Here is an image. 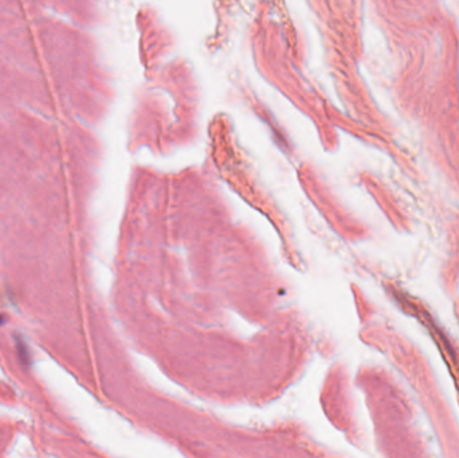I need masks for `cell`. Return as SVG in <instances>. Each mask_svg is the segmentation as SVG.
<instances>
[{
	"label": "cell",
	"mask_w": 459,
	"mask_h": 458,
	"mask_svg": "<svg viewBox=\"0 0 459 458\" xmlns=\"http://www.w3.org/2000/svg\"><path fill=\"white\" fill-rule=\"evenodd\" d=\"M16 350H18L20 361L25 363V364H29L30 363V352L27 350V345L25 344V341L22 340V337H16Z\"/></svg>",
	"instance_id": "obj_1"
},
{
	"label": "cell",
	"mask_w": 459,
	"mask_h": 458,
	"mask_svg": "<svg viewBox=\"0 0 459 458\" xmlns=\"http://www.w3.org/2000/svg\"><path fill=\"white\" fill-rule=\"evenodd\" d=\"M1 323H3V317L0 316V325H1Z\"/></svg>",
	"instance_id": "obj_2"
}]
</instances>
